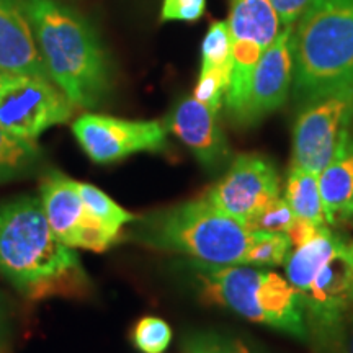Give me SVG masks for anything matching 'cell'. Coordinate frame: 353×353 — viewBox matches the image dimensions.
I'll return each instance as SVG.
<instances>
[{"label": "cell", "instance_id": "obj_1", "mask_svg": "<svg viewBox=\"0 0 353 353\" xmlns=\"http://www.w3.org/2000/svg\"><path fill=\"white\" fill-rule=\"evenodd\" d=\"M0 275L28 299L77 298L90 291L81 257L57 239L41 200L32 195L0 205Z\"/></svg>", "mask_w": 353, "mask_h": 353}, {"label": "cell", "instance_id": "obj_2", "mask_svg": "<svg viewBox=\"0 0 353 353\" xmlns=\"http://www.w3.org/2000/svg\"><path fill=\"white\" fill-rule=\"evenodd\" d=\"M48 76L70 103L97 108L112 90V64L95 28L56 0H21Z\"/></svg>", "mask_w": 353, "mask_h": 353}, {"label": "cell", "instance_id": "obj_3", "mask_svg": "<svg viewBox=\"0 0 353 353\" xmlns=\"http://www.w3.org/2000/svg\"><path fill=\"white\" fill-rule=\"evenodd\" d=\"M187 265L198 296L205 303L298 341H309L303 298L288 280L250 265H213L193 259Z\"/></svg>", "mask_w": 353, "mask_h": 353}, {"label": "cell", "instance_id": "obj_4", "mask_svg": "<svg viewBox=\"0 0 353 353\" xmlns=\"http://www.w3.org/2000/svg\"><path fill=\"white\" fill-rule=\"evenodd\" d=\"M128 237L198 262L242 265L254 231L200 198L136 218Z\"/></svg>", "mask_w": 353, "mask_h": 353}, {"label": "cell", "instance_id": "obj_5", "mask_svg": "<svg viewBox=\"0 0 353 353\" xmlns=\"http://www.w3.org/2000/svg\"><path fill=\"white\" fill-rule=\"evenodd\" d=\"M293 88L301 103L353 79V0H312L293 32Z\"/></svg>", "mask_w": 353, "mask_h": 353}, {"label": "cell", "instance_id": "obj_6", "mask_svg": "<svg viewBox=\"0 0 353 353\" xmlns=\"http://www.w3.org/2000/svg\"><path fill=\"white\" fill-rule=\"evenodd\" d=\"M353 123V79L301 101L293 126L291 167L319 175L332 161Z\"/></svg>", "mask_w": 353, "mask_h": 353}, {"label": "cell", "instance_id": "obj_7", "mask_svg": "<svg viewBox=\"0 0 353 353\" xmlns=\"http://www.w3.org/2000/svg\"><path fill=\"white\" fill-rule=\"evenodd\" d=\"M228 25L232 44V70L224 103L229 120L236 126L260 57L283 26L272 0H231Z\"/></svg>", "mask_w": 353, "mask_h": 353}, {"label": "cell", "instance_id": "obj_8", "mask_svg": "<svg viewBox=\"0 0 353 353\" xmlns=\"http://www.w3.org/2000/svg\"><path fill=\"white\" fill-rule=\"evenodd\" d=\"M74 105L51 79L0 72V128L37 141L44 131L72 117Z\"/></svg>", "mask_w": 353, "mask_h": 353}, {"label": "cell", "instance_id": "obj_9", "mask_svg": "<svg viewBox=\"0 0 353 353\" xmlns=\"http://www.w3.org/2000/svg\"><path fill=\"white\" fill-rule=\"evenodd\" d=\"M309 341L316 353H332L353 304V267L347 244L301 294Z\"/></svg>", "mask_w": 353, "mask_h": 353}, {"label": "cell", "instance_id": "obj_10", "mask_svg": "<svg viewBox=\"0 0 353 353\" xmlns=\"http://www.w3.org/2000/svg\"><path fill=\"white\" fill-rule=\"evenodd\" d=\"M72 132L95 164H114L132 154L167 149V128L161 121H132L87 113L74 121Z\"/></svg>", "mask_w": 353, "mask_h": 353}, {"label": "cell", "instance_id": "obj_11", "mask_svg": "<svg viewBox=\"0 0 353 353\" xmlns=\"http://www.w3.org/2000/svg\"><path fill=\"white\" fill-rule=\"evenodd\" d=\"M278 196L280 176L272 159L262 154H239L206 192L205 200L247 226L263 206Z\"/></svg>", "mask_w": 353, "mask_h": 353}, {"label": "cell", "instance_id": "obj_12", "mask_svg": "<svg viewBox=\"0 0 353 353\" xmlns=\"http://www.w3.org/2000/svg\"><path fill=\"white\" fill-rule=\"evenodd\" d=\"M41 206L57 239L72 249L105 252L121 237L92 216L79 195L77 182L50 172L41 182Z\"/></svg>", "mask_w": 353, "mask_h": 353}, {"label": "cell", "instance_id": "obj_13", "mask_svg": "<svg viewBox=\"0 0 353 353\" xmlns=\"http://www.w3.org/2000/svg\"><path fill=\"white\" fill-rule=\"evenodd\" d=\"M294 26H283L275 41L260 57L250 82L245 107L237 128H252L283 107L293 83Z\"/></svg>", "mask_w": 353, "mask_h": 353}, {"label": "cell", "instance_id": "obj_14", "mask_svg": "<svg viewBox=\"0 0 353 353\" xmlns=\"http://www.w3.org/2000/svg\"><path fill=\"white\" fill-rule=\"evenodd\" d=\"M167 131L175 134L206 172H219L231 164V149L219 125L218 113L195 97H185L165 120Z\"/></svg>", "mask_w": 353, "mask_h": 353}, {"label": "cell", "instance_id": "obj_15", "mask_svg": "<svg viewBox=\"0 0 353 353\" xmlns=\"http://www.w3.org/2000/svg\"><path fill=\"white\" fill-rule=\"evenodd\" d=\"M0 72L50 79L21 0H0Z\"/></svg>", "mask_w": 353, "mask_h": 353}, {"label": "cell", "instance_id": "obj_16", "mask_svg": "<svg viewBox=\"0 0 353 353\" xmlns=\"http://www.w3.org/2000/svg\"><path fill=\"white\" fill-rule=\"evenodd\" d=\"M325 223L337 226L353 218V138L343 141L332 161L319 174Z\"/></svg>", "mask_w": 353, "mask_h": 353}, {"label": "cell", "instance_id": "obj_17", "mask_svg": "<svg viewBox=\"0 0 353 353\" xmlns=\"http://www.w3.org/2000/svg\"><path fill=\"white\" fill-rule=\"evenodd\" d=\"M345 244L341 237L335 236L329 226H325L314 239L306 244L294 247L286 259V276L294 290L303 294L314 281L322 268L327 265L339 249Z\"/></svg>", "mask_w": 353, "mask_h": 353}, {"label": "cell", "instance_id": "obj_18", "mask_svg": "<svg viewBox=\"0 0 353 353\" xmlns=\"http://www.w3.org/2000/svg\"><path fill=\"white\" fill-rule=\"evenodd\" d=\"M285 200L296 218L311 221L317 226H325L324 206H322L319 175L312 172L291 167L286 180ZM329 226V224H327Z\"/></svg>", "mask_w": 353, "mask_h": 353}, {"label": "cell", "instance_id": "obj_19", "mask_svg": "<svg viewBox=\"0 0 353 353\" xmlns=\"http://www.w3.org/2000/svg\"><path fill=\"white\" fill-rule=\"evenodd\" d=\"M41 157L34 141L17 138L0 128V183L28 176L38 169Z\"/></svg>", "mask_w": 353, "mask_h": 353}, {"label": "cell", "instance_id": "obj_20", "mask_svg": "<svg viewBox=\"0 0 353 353\" xmlns=\"http://www.w3.org/2000/svg\"><path fill=\"white\" fill-rule=\"evenodd\" d=\"M185 353H267L257 343L232 332L195 330L183 337Z\"/></svg>", "mask_w": 353, "mask_h": 353}, {"label": "cell", "instance_id": "obj_21", "mask_svg": "<svg viewBox=\"0 0 353 353\" xmlns=\"http://www.w3.org/2000/svg\"><path fill=\"white\" fill-rule=\"evenodd\" d=\"M201 70L218 72L231 81L232 44L228 21H213L201 44Z\"/></svg>", "mask_w": 353, "mask_h": 353}, {"label": "cell", "instance_id": "obj_22", "mask_svg": "<svg viewBox=\"0 0 353 353\" xmlns=\"http://www.w3.org/2000/svg\"><path fill=\"white\" fill-rule=\"evenodd\" d=\"M79 195H81L83 206L92 216L100 219L105 226L112 229L113 232L121 234L123 228L126 224L134 223L136 216L130 211L121 208L118 203H114L107 193H103L95 185L90 183H79L77 182Z\"/></svg>", "mask_w": 353, "mask_h": 353}, {"label": "cell", "instance_id": "obj_23", "mask_svg": "<svg viewBox=\"0 0 353 353\" xmlns=\"http://www.w3.org/2000/svg\"><path fill=\"white\" fill-rule=\"evenodd\" d=\"M290 237L285 232L254 231V239L247 247L242 265L250 267H276L283 265L291 252Z\"/></svg>", "mask_w": 353, "mask_h": 353}, {"label": "cell", "instance_id": "obj_24", "mask_svg": "<svg viewBox=\"0 0 353 353\" xmlns=\"http://www.w3.org/2000/svg\"><path fill=\"white\" fill-rule=\"evenodd\" d=\"M131 341L141 353H162L170 345L172 329L161 317H141L131 330Z\"/></svg>", "mask_w": 353, "mask_h": 353}, {"label": "cell", "instance_id": "obj_25", "mask_svg": "<svg viewBox=\"0 0 353 353\" xmlns=\"http://www.w3.org/2000/svg\"><path fill=\"white\" fill-rule=\"evenodd\" d=\"M296 219L293 210L290 208L288 201L285 198H275L263 206L252 219L247 223L250 231H263V232H286L293 221Z\"/></svg>", "mask_w": 353, "mask_h": 353}, {"label": "cell", "instance_id": "obj_26", "mask_svg": "<svg viewBox=\"0 0 353 353\" xmlns=\"http://www.w3.org/2000/svg\"><path fill=\"white\" fill-rule=\"evenodd\" d=\"M229 87V81L218 72H208V70H200V77L195 87V99L206 107H210L213 112L219 113L223 107V100L226 97Z\"/></svg>", "mask_w": 353, "mask_h": 353}, {"label": "cell", "instance_id": "obj_27", "mask_svg": "<svg viewBox=\"0 0 353 353\" xmlns=\"http://www.w3.org/2000/svg\"><path fill=\"white\" fill-rule=\"evenodd\" d=\"M206 10V0H164L162 21H196Z\"/></svg>", "mask_w": 353, "mask_h": 353}, {"label": "cell", "instance_id": "obj_28", "mask_svg": "<svg viewBox=\"0 0 353 353\" xmlns=\"http://www.w3.org/2000/svg\"><path fill=\"white\" fill-rule=\"evenodd\" d=\"M312 0H272L280 17L281 26H293L304 10L311 6Z\"/></svg>", "mask_w": 353, "mask_h": 353}, {"label": "cell", "instance_id": "obj_29", "mask_svg": "<svg viewBox=\"0 0 353 353\" xmlns=\"http://www.w3.org/2000/svg\"><path fill=\"white\" fill-rule=\"evenodd\" d=\"M325 226H327V224H325ZM325 226H317V224L311 223V221L296 218L285 234L290 237L293 247H299L306 244V242H309L311 239H314L317 234H319Z\"/></svg>", "mask_w": 353, "mask_h": 353}, {"label": "cell", "instance_id": "obj_30", "mask_svg": "<svg viewBox=\"0 0 353 353\" xmlns=\"http://www.w3.org/2000/svg\"><path fill=\"white\" fill-rule=\"evenodd\" d=\"M332 353H353V311L347 314Z\"/></svg>", "mask_w": 353, "mask_h": 353}, {"label": "cell", "instance_id": "obj_31", "mask_svg": "<svg viewBox=\"0 0 353 353\" xmlns=\"http://www.w3.org/2000/svg\"><path fill=\"white\" fill-rule=\"evenodd\" d=\"M8 334H10V314H8L7 303L0 294V343L6 342Z\"/></svg>", "mask_w": 353, "mask_h": 353}, {"label": "cell", "instance_id": "obj_32", "mask_svg": "<svg viewBox=\"0 0 353 353\" xmlns=\"http://www.w3.org/2000/svg\"><path fill=\"white\" fill-rule=\"evenodd\" d=\"M347 249H348V255H350V260H352V267H353V242L350 245H347Z\"/></svg>", "mask_w": 353, "mask_h": 353}]
</instances>
